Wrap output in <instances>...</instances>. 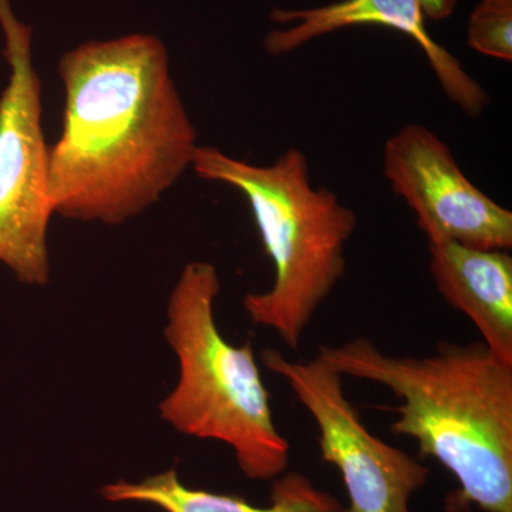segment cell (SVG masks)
<instances>
[{
	"label": "cell",
	"instance_id": "1",
	"mask_svg": "<svg viewBox=\"0 0 512 512\" xmlns=\"http://www.w3.org/2000/svg\"><path fill=\"white\" fill-rule=\"evenodd\" d=\"M62 133L47 150L53 215L123 224L191 168L197 144L157 37L90 42L59 63Z\"/></svg>",
	"mask_w": 512,
	"mask_h": 512
},
{
	"label": "cell",
	"instance_id": "2",
	"mask_svg": "<svg viewBox=\"0 0 512 512\" xmlns=\"http://www.w3.org/2000/svg\"><path fill=\"white\" fill-rule=\"evenodd\" d=\"M319 359L342 376L382 384L402 400L392 431L419 443L458 481L450 512L476 505L512 512V366L483 342H443L426 357L383 353L372 340L320 346Z\"/></svg>",
	"mask_w": 512,
	"mask_h": 512
},
{
	"label": "cell",
	"instance_id": "3",
	"mask_svg": "<svg viewBox=\"0 0 512 512\" xmlns=\"http://www.w3.org/2000/svg\"><path fill=\"white\" fill-rule=\"evenodd\" d=\"M191 168L202 180L227 184L247 198L275 279L268 291L245 296V312L298 350L316 312L346 274L355 212L335 192L313 187L308 158L299 148H288L264 167L198 147Z\"/></svg>",
	"mask_w": 512,
	"mask_h": 512
},
{
	"label": "cell",
	"instance_id": "4",
	"mask_svg": "<svg viewBox=\"0 0 512 512\" xmlns=\"http://www.w3.org/2000/svg\"><path fill=\"white\" fill-rule=\"evenodd\" d=\"M220 289L217 269L205 261L187 264L174 286L164 335L180 379L161 402V417L187 436L227 444L251 480H275L289 466L291 444L276 429L252 343L232 345L218 329Z\"/></svg>",
	"mask_w": 512,
	"mask_h": 512
},
{
	"label": "cell",
	"instance_id": "5",
	"mask_svg": "<svg viewBox=\"0 0 512 512\" xmlns=\"http://www.w3.org/2000/svg\"><path fill=\"white\" fill-rule=\"evenodd\" d=\"M8 86L0 96V262L20 282L50 279L47 231L53 217L47 185V150L42 127V83L32 60V29L9 0H0Z\"/></svg>",
	"mask_w": 512,
	"mask_h": 512
},
{
	"label": "cell",
	"instance_id": "6",
	"mask_svg": "<svg viewBox=\"0 0 512 512\" xmlns=\"http://www.w3.org/2000/svg\"><path fill=\"white\" fill-rule=\"evenodd\" d=\"M261 359L318 426L323 461L338 468L348 491L345 512H410V498L427 484L430 470L367 430L346 397L343 376L318 356L295 362L266 349Z\"/></svg>",
	"mask_w": 512,
	"mask_h": 512
},
{
	"label": "cell",
	"instance_id": "7",
	"mask_svg": "<svg viewBox=\"0 0 512 512\" xmlns=\"http://www.w3.org/2000/svg\"><path fill=\"white\" fill-rule=\"evenodd\" d=\"M383 174L407 202L429 242L510 251L512 212L466 177L430 128L409 124L386 141Z\"/></svg>",
	"mask_w": 512,
	"mask_h": 512
},
{
	"label": "cell",
	"instance_id": "8",
	"mask_svg": "<svg viewBox=\"0 0 512 512\" xmlns=\"http://www.w3.org/2000/svg\"><path fill=\"white\" fill-rule=\"evenodd\" d=\"M272 20L282 25L292 22L293 26L272 30L266 36L265 47L271 55H285L316 37L352 26L376 25L397 30L423 50L444 93L464 113L478 116L490 103L484 87L427 32L420 0H340L315 9H276Z\"/></svg>",
	"mask_w": 512,
	"mask_h": 512
},
{
	"label": "cell",
	"instance_id": "9",
	"mask_svg": "<svg viewBox=\"0 0 512 512\" xmlns=\"http://www.w3.org/2000/svg\"><path fill=\"white\" fill-rule=\"evenodd\" d=\"M430 271L444 301L464 313L481 342L512 366V256L508 251L429 242Z\"/></svg>",
	"mask_w": 512,
	"mask_h": 512
},
{
	"label": "cell",
	"instance_id": "10",
	"mask_svg": "<svg viewBox=\"0 0 512 512\" xmlns=\"http://www.w3.org/2000/svg\"><path fill=\"white\" fill-rule=\"evenodd\" d=\"M100 494L110 503L150 504L164 512H345L333 495L319 490L296 471L275 478L271 503L265 507L237 495L188 487L180 480L177 468L136 483L120 480L104 485Z\"/></svg>",
	"mask_w": 512,
	"mask_h": 512
},
{
	"label": "cell",
	"instance_id": "11",
	"mask_svg": "<svg viewBox=\"0 0 512 512\" xmlns=\"http://www.w3.org/2000/svg\"><path fill=\"white\" fill-rule=\"evenodd\" d=\"M468 45L481 55L511 62L512 0H481L470 16Z\"/></svg>",
	"mask_w": 512,
	"mask_h": 512
},
{
	"label": "cell",
	"instance_id": "12",
	"mask_svg": "<svg viewBox=\"0 0 512 512\" xmlns=\"http://www.w3.org/2000/svg\"><path fill=\"white\" fill-rule=\"evenodd\" d=\"M424 15L430 19H444L453 13L457 0H420Z\"/></svg>",
	"mask_w": 512,
	"mask_h": 512
}]
</instances>
